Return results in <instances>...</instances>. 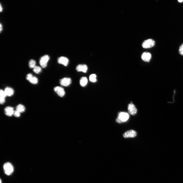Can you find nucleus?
Returning <instances> with one entry per match:
<instances>
[{
  "label": "nucleus",
  "instance_id": "nucleus-1",
  "mask_svg": "<svg viewBox=\"0 0 183 183\" xmlns=\"http://www.w3.org/2000/svg\"><path fill=\"white\" fill-rule=\"evenodd\" d=\"M129 117V114L127 112H120L118 114L116 119V121L118 123H121L126 121Z\"/></svg>",
  "mask_w": 183,
  "mask_h": 183
},
{
  "label": "nucleus",
  "instance_id": "nucleus-2",
  "mask_svg": "<svg viewBox=\"0 0 183 183\" xmlns=\"http://www.w3.org/2000/svg\"><path fill=\"white\" fill-rule=\"evenodd\" d=\"M3 167L5 173L7 175H11L13 171V167L10 163L7 162L5 163Z\"/></svg>",
  "mask_w": 183,
  "mask_h": 183
},
{
  "label": "nucleus",
  "instance_id": "nucleus-3",
  "mask_svg": "<svg viewBox=\"0 0 183 183\" xmlns=\"http://www.w3.org/2000/svg\"><path fill=\"white\" fill-rule=\"evenodd\" d=\"M49 59V56L47 55H44L40 58L39 63L42 67L44 68L46 67Z\"/></svg>",
  "mask_w": 183,
  "mask_h": 183
},
{
  "label": "nucleus",
  "instance_id": "nucleus-4",
  "mask_svg": "<svg viewBox=\"0 0 183 183\" xmlns=\"http://www.w3.org/2000/svg\"><path fill=\"white\" fill-rule=\"evenodd\" d=\"M155 44V41L151 39H149L144 41L142 44V46L144 48L147 49L153 47Z\"/></svg>",
  "mask_w": 183,
  "mask_h": 183
},
{
  "label": "nucleus",
  "instance_id": "nucleus-5",
  "mask_svg": "<svg viewBox=\"0 0 183 183\" xmlns=\"http://www.w3.org/2000/svg\"><path fill=\"white\" fill-rule=\"evenodd\" d=\"M137 135L136 132L135 130H131L125 132L123 135V136L125 138H132L136 136Z\"/></svg>",
  "mask_w": 183,
  "mask_h": 183
},
{
  "label": "nucleus",
  "instance_id": "nucleus-6",
  "mask_svg": "<svg viewBox=\"0 0 183 183\" xmlns=\"http://www.w3.org/2000/svg\"><path fill=\"white\" fill-rule=\"evenodd\" d=\"M128 109L129 113L132 115H135L137 112V109L135 105L132 103L128 105Z\"/></svg>",
  "mask_w": 183,
  "mask_h": 183
},
{
  "label": "nucleus",
  "instance_id": "nucleus-7",
  "mask_svg": "<svg viewBox=\"0 0 183 183\" xmlns=\"http://www.w3.org/2000/svg\"><path fill=\"white\" fill-rule=\"evenodd\" d=\"M54 91L60 97H62L65 94V92L64 89L62 87L57 86L55 87L54 89Z\"/></svg>",
  "mask_w": 183,
  "mask_h": 183
},
{
  "label": "nucleus",
  "instance_id": "nucleus-8",
  "mask_svg": "<svg viewBox=\"0 0 183 183\" xmlns=\"http://www.w3.org/2000/svg\"><path fill=\"white\" fill-rule=\"evenodd\" d=\"M71 82V79L69 78H64L60 80V84L65 86H68L70 84Z\"/></svg>",
  "mask_w": 183,
  "mask_h": 183
},
{
  "label": "nucleus",
  "instance_id": "nucleus-9",
  "mask_svg": "<svg viewBox=\"0 0 183 183\" xmlns=\"http://www.w3.org/2000/svg\"><path fill=\"white\" fill-rule=\"evenodd\" d=\"M57 62L58 63L66 66L68 65L69 61L67 57L61 56L58 58Z\"/></svg>",
  "mask_w": 183,
  "mask_h": 183
},
{
  "label": "nucleus",
  "instance_id": "nucleus-10",
  "mask_svg": "<svg viewBox=\"0 0 183 183\" xmlns=\"http://www.w3.org/2000/svg\"><path fill=\"white\" fill-rule=\"evenodd\" d=\"M76 69L77 70L78 72H82L84 73H86L87 71L88 67L85 64H79L76 67Z\"/></svg>",
  "mask_w": 183,
  "mask_h": 183
},
{
  "label": "nucleus",
  "instance_id": "nucleus-11",
  "mask_svg": "<svg viewBox=\"0 0 183 183\" xmlns=\"http://www.w3.org/2000/svg\"><path fill=\"white\" fill-rule=\"evenodd\" d=\"M14 111L13 108L11 106L6 107L4 109L5 114L8 116H10L13 115Z\"/></svg>",
  "mask_w": 183,
  "mask_h": 183
},
{
  "label": "nucleus",
  "instance_id": "nucleus-12",
  "mask_svg": "<svg viewBox=\"0 0 183 183\" xmlns=\"http://www.w3.org/2000/svg\"><path fill=\"white\" fill-rule=\"evenodd\" d=\"M142 59L145 62H148L151 58L150 53L148 52H144L142 55L141 56Z\"/></svg>",
  "mask_w": 183,
  "mask_h": 183
},
{
  "label": "nucleus",
  "instance_id": "nucleus-13",
  "mask_svg": "<svg viewBox=\"0 0 183 183\" xmlns=\"http://www.w3.org/2000/svg\"><path fill=\"white\" fill-rule=\"evenodd\" d=\"M6 96L10 97L12 96L14 93V90L11 88L9 87H7L4 90Z\"/></svg>",
  "mask_w": 183,
  "mask_h": 183
},
{
  "label": "nucleus",
  "instance_id": "nucleus-14",
  "mask_svg": "<svg viewBox=\"0 0 183 183\" xmlns=\"http://www.w3.org/2000/svg\"><path fill=\"white\" fill-rule=\"evenodd\" d=\"M0 103L3 104L5 102V98L6 96L4 91L1 89L0 90Z\"/></svg>",
  "mask_w": 183,
  "mask_h": 183
},
{
  "label": "nucleus",
  "instance_id": "nucleus-15",
  "mask_svg": "<svg viewBox=\"0 0 183 183\" xmlns=\"http://www.w3.org/2000/svg\"><path fill=\"white\" fill-rule=\"evenodd\" d=\"M88 80L85 77H82L80 79V83L82 87H84L87 84Z\"/></svg>",
  "mask_w": 183,
  "mask_h": 183
},
{
  "label": "nucleus",
  "instance_id": "nucleus-16",
  "mask_svg": "<svg viewBox=\"0 0 183 183\" xmlns=\"http://www.w3.org/2000/svg\"><path fill=\"white\" fill-rule=\"evenodd\" d=\"M16 110L21 113L25 111V108L22 104H19L17 106Z\"/></svg>",
  "mask_w": 183,
  "mask_h": 183
},
{
  "label": "nucleus",
  "instance_id": "nucleus-17",
  "mask_svg": "<svg viewBox=\"0 0 183 183\" xmlns=\"http://www.w3.org/2000/svg\"><path fill=\"white\" fill-rule=\"evenodd\" d=\"M29 66L31 68H33L36 66V62L34 60L32 59L29 62Z\"/></svg>",
  "mask_w": 183,
  "mask_h": 183
},
{
  "label": "nucleus",
  "instance_id": "nucleus-18",
  "mask_svg": "<svg viewBox=\"0 0 183 183\" xmlns=\"http://www.w3.org/2000/svg\"><path fill=\"white\" fill-rule=\"evenodd\" d=\"M28 81L31 83L35 84L38 83V80L37 77L33 76Z\"/></svg>",
  "mask_w": 183,
  "mask_h": 183
},
{
  "label": "nucleus",
  "instance_id": "nucleus-19",
  "mask_svg": "<svg viewBox=\"0 0 183 183\" xmlns=\"http://www.w3.org/2000/svg\"><path fill=\"white\" fill-rule=\"evenodd\" d=\"M41 68L38 66H36L33 68V71L36 74L39 73L41 72Z\"/></svg>",
  "mask_w": 183,
  "mask_h": 183
},
{
  "label": "nucleus",
  "instance_id": "nucleus-20",
  "mask_svg": "<svg viewBox=\"0 0 183 183\" xmlns=\"http://www.w3.org/2000/svg\"><path fill=\"white\" fill-rule=\"evenodd\" d=\"M89 80L91 82H95L97 81L96 75L95 74H92L89 77Z\"/></svg>",
  "mask_w": 183,
  "mask_h": 183
},
{
  "label": "nucleus",
  "instance_id": "nucleus-21",
  "mask_svg": "<svg viewBox=\"0 0 183 183\" xmlns=\"http://www.w3.org/2000/svg\"><path fill=\"white\" fill-rule=\"evenodd\" d=\"M20 114L21 113L16 110L14 111L13 115L16 117H18L20 116Z\"/></svg>",
  "mask_w": 183,
  "mask_h": 183
},
{
  "label": "nucleus",
  "instance_id": "nucleus-22",
  "mask_svg": "<svg viewBox=\"0 0 183 183\" xmlns=\"http://www.w3.org/2000/svg\"><path fill=\"white\" fill-rule=\"evenodd\" d=\"M179 52L180 55H183V44L180 46L179 48Z\"/></svg>",
  "mask_w": 183,
  "mask_h": 183
},
{
  "label": "nucleus",
  "instance_id": "nucleus-23",
  "mask_svg": "<svg viewBox=\"0 0 183 183\" xmlns=\"http://www.w3.org/2000/svg\"><path fill=\"white\" fill-rule=\"evenodd\" d=\"M33 76L32 74L30 73L28 74L26 77V79L29 81Z\"/></svg>",
  "mask_w": 183,
  "mask_h": 183
},
{
  "label": "nucleus",
  "instance_id": "nucleus-24",
  "mask_svg": "<svg viewBox=\"0 0 183 183\" xmlns=\"http://www.w3.org/2000/svg\"><path fill=\"white\" fill-rule=\"evenodd\" d=\"M2 29H3L2 25L1 24V23H0V32H1V31L2 30Z\"/></svg>",
  "mask_w": 183,
  "mask_h": 183
},
{
  "label": "nucleus",
  "instance_id": "nucleus-25",
  "mask_svg": "<svg viewBox=\"0 0 183 183\" xmlns=\"http://www.w3.org/2000/svg\"><path fill=\"white\" fill-rule=\"evenodd\" d=\"M3 10V8L2 7V6L1 5V4H0V11L1 12Z\"/></svg>",
  "mask_w": 183,
  "mask_h": 183
},
{
  "label": "nucleus",
  "instance_id": "nucleus-26",
  "mask_svg": "<svg viewBox=\"0 0 183 183\" xmlns=\"http://www.w3.org/2000/svg\"><path fill=\"white\" fill-rule=\"evenodd\" d=\"M178 1L180 2H182L183 1V0H178Z\"/></svg>",
  "mask_w": 183,
  "mask_h": 183
},
{
  "label": "nucleus",
  "instance_id": "nucleus-27",
  "mask_svg": "<svg viewBox=\"0 0 183 183\" xmlns=\"http://www.w3.org/2000/svg\"><path fill=\"white\" fill-rule=\"evenodd\" d=\"M0 183H1V179H0Z\"/></svg>",
  "mask_w": 183,
  "mask_h": 183
}]
</instances>
